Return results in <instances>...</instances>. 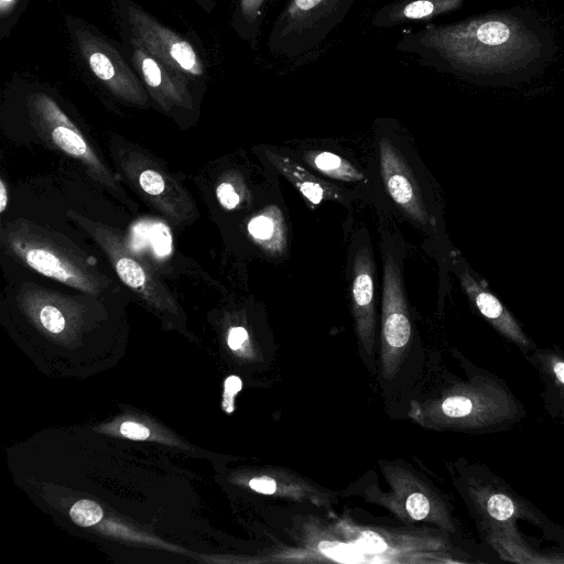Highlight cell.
I'll return each mask as SVG.
<instances>
[{
    "instance_id": "31",
    "label": "cell",
    "mask_w": 564,
    "mask_h": 564,
    "mask_svg": "<svg viewBox=\"0 0 564 564\" xmlns=\"http://www.w3.org/2000/svg\"><path fill=\"white\" fill-rule=\"evenodd\" d=\"M18 0H0V14L4 18L9 14L15 7Z\"/></svg>"
},
{
    "instance_id": "20",
    "label": "cell",
    "mask_w": 564,
    "mask_h": 564,
    "mask_svg": "<svg viewBox=\"0 0 564 564\" xmlns=\"http://www.w3.org/2000/svg\"><path fill=\"white\" fill-rule=\"evenodd\" d=\"M485 509L490 519L507 522L520 516L521 507L502 492H491L486 500Z\"/></svg>"
},
{
    "instance_id": "23",
    "label": "cell",
    "mask_w": 564,
    "mask_h": 564,
    "mask_svg": "<svg viewBox=\"0 0 564 564\" xmlns=\"http://www.w3.org/2000/svg\"><path fill=\"white\" fill-rule=\"evenodd\" d=\"M477 403L467 395H453L446 398L442 403V411L448 417L459 419L476 413Z\"/></svg>"
},
{
    "instance_id": "18",
    "label": "cell",
    "mask_w": 564,
    "mask_h": 564,
    "mask_svg": "<svg viewBox=\"0 0 564 564\" xmlns=\"http://www.w3.org/2000/svg\"><path fill=\"white\" fill-rule=\"evenodd\" d=\"M303 159L308 165L328 177L345 182H359L365 176L350 162L328 151H307Z\"/></svg>"
},
{
    "instance_id": "27",
    "label": "cell",
    "mask_w": 564,
    "mask_h": 564,
    "mask_svg": "<svg viewBox=\"0 0 564 564\" xmlns=\"http://www.w3.org/2000/svg\"><path fill=\"white\" fill-rule=\"evenodd\" d=\"M249 487L253 489L257 492L264 494V495H271L276 489L275 481L267 476L252 478L249 481Z\"/></svg>"
},
{
    "instance_id": "11",
    "label": "cell",
    "mask_w": 564,
    "mask_h": 564,
    "mask_svg": "<svg viewBox=\"0 0 564 564\" xmlns=\"http://www.w3.org/2000/svg\"><path fill=\"white\" fill-rule=\"evenodd\" d=\"M382 333L392 348L405 346L411 336L400 268L391 256L383 265Z\"/></svg>"
},
{
    "instance_id": "32",
    "label": "cell",
    "mask_w": 564,
    "mask_h": 564,
    "mask_svg": "<svg viewBox=\"0 0 564 564\" xmlns=\"http://www.w3.org/2000/svg\"><path fill=\"white\" fill-rule=\"evenodd\" d=\"M553 372L556 376L557 380L564 386V361L554 360Z\"/></svg>"
},
{
    "instance_id": "17",
    "label": "cell",
    "mask_w": 564,
    "mask_h": 564,
    "mask_svg": "<svg viewBox=\"0 0 564 564\" xmlns=\"http://www.w3.org/2000/svg\"><path fill=\"white\" fill-rule=\"evenodd\" d=\"M247 230L251 239L270 254L279 256L286 249V226L281 209L275 205L267 206L251 217Z\"/></svg>"
},
{
    "instance_id": "12",
    "label": "cell",
    "mask_w": 564,
    "mask_h": 564,
    "mask_svg": "<svg viewBox=\"0 0 564 564\" xmlns=\"http://www.w3.org/2000/svg\"><path fill=\"white\" fill-rule=\"evenodd\" d=\"M467 0H391L378 8L371 24L391 29L416 21L436 19L459 10Z\"/></svg>"
},
{
    "instance_id": "16",
    "label": "cell",
    "mask_w": 564,
    "mask_h": 564,
    "mask_svg": "<svg viewBox=\"0 0 564 564\" xmlns=\"http://www.w3.org/2000/svg\"><path fill=\"white\" fill-rule=\"evenodd\" d=\"M127 246L150 264L158 265L172 252V235L170 228L156 219H142L131 226L127 236Z\"/></svg>"
},
{
    "instance_id": "5",
    "label": "cell",
    "mask_w": 564,
    "mask_h": 564,
    "mask_svg": "<svg viewBox=\"0 0 564 564\" xmlns=\"http://www.w3.org/2000/svg\"><path fill=\"white\" fill-rule=\"evenodd\" d=\"M29 109L39 131L54 147L77 160L86 172L106 189L128 204L129 202L120 184V176L111 173L107 165L94 151L79 128L65 115L59 106L47 95L35 94L30 98Z\"/></svg>"
},
{
    "instance_id": "29",
    "label": "cell",
    "mask_w": 564,
    "mask_h": 564,
    "mask_svg": "<svg viewBox=\"0 0 564 564\" xmlns=\"http://www.w3.org/2000/svg\"><path fill=\"white\" fill-rule=\"evenodd\" d=\"M330 552L327 554H329V556H333L335 557L337 554L339 555L338 560L340 561H344V557L343 556H354V552L351 550V547H348L344 544H340V545H332V546H328ZM352 560V558H351Z\"/></svg>"
},
{
    "instance_id": "8",
    "label": "cell",
    "mask_w": 564,
    "mask_h": 564,
    "mask_svg": "<svg viewBox=\"0 0 564 564\" xmlns=\"http://www.w3.org/2000/svg\"><path fill=\"white\" fill-rule=\"evenodd\" d=\"M128 20L134 39L154 57L182 75L204 74L200 57L182 36L134 6L128 8Z\"/></svg>"
},
{
    "instance_id": "22",
    "label": "cell",
    "mask_w": 564,
    "mask_h": 564,
    "mask_svg": "<svg viewBox=\"0 0 564 564\" xmlns=\"http://www.w3.org/2000/svg\"><path fill=\"white\" fill-rule=\"evenodd\" d=\"M69 514L76 524L90 527L101 520L102 510L91 500H79L72 507Z\"/></svg>"
},
{
    "instance_id": "7",
    "label": "cell",
    "mask_w": 564,
    "mask_h": 564,
    "mask_svg": "<svg viewBox=\"0 0 564 564\" xmlns=\"http://www.w3.org/2000/svg\"><path fill=\"white\" fill-rule=\"evenodd\" d=\"M79 52L94 75L117 97L138 106L148 101V96L116 48L85 28L76 30Z\"/></svg>"
},
{
    "instance_id": "21",
    "label": "cell",
    "mask_w": 564,
    "mask_h": 564,
    "mask_svg": "<svg viewBox=\"0 0 564 564\" xmlns=\"http://www.w3.org/2000/svg\"><path fill=\"white\" fill-rule=\"evenodd\" d=\"M218 203L227 210L238 208L247 198V187L241 178L231 176L216 187Z\"/></svg>"
},
{
    "instance_id": "19",
    "label": "cell",
    "mask_w": 564,
    "mask_h": 564,
    "mask_svg": "<svg viewBox=\"0 0 564 564\" xmlns=\"http://www.w3.org/2000/svg\"><path fill=\"white\" fill-rule=\"evenodd\" d=\"M288 0H238L237 20L248 37H256L269 9H281Z\"/></svg>"
},
{
    "instance_id": "24",
    "label": "cell",
    "mask_w": 564,
    "mask_h": 564,
    "mask_svg": "<svg viewBox=\"0 0 564 564\" xmlns=\"http://www.w3.org/2000/svg\"><path fill=\"white\" fill-rule=\"evenodd\" d=\"M408 513L414 520H423L430 512V501L421 492L410 495L405 502Z\"/></svg>"
},
{
    "instance_id": "34",
    "label": "cell",
    "mask_w": 564,
    "mask_h": 564,
    "mask_svg": "<svg viewBox=\"0 0 564 564\" xmlns=\"http://www.w3.org/2000/svg\"><path fill=\"white\" fill-rule=\"evenodd\" d=\"M375 1H378V2H379V1L387 2V1H391V0H375Z\"/></svg>"
},
{
    "instance_id": "13",
    "label": "cell",
    "mask_w": 564,
    "mask_h": 564,
    "mask_svg": "<svg viewBox=\"0 0 564 564\" xmlns=\"http://www.w3.org/2000/svg\"><path fill=\"white\" fill-rule=\"evenodd\" d=\"M462 288L480 314L505 337L519 346L530 347L531 341L505 305L484 285L479 284L466 269H460Z\"/></svg>"
},
{
    "instance_id": "28",
    "label": "cell",
    "mask_w": 564,
    "mask_h": 564,
    "mask_svg": "<svg viewBox=\"0 0 564 564\" xmlns=\"http://www.w3.org/2000/svg\"><path fill=\"white\" fill-rule=\"evenodd\" d=\"M248 340V333L241 326H235L229 329L228 345L232 350L239 349Z\"/></svg>"
},
{
    "instance_id": "6",
    "label": "cell",
    "mask_w": 564,
    "mask_h": 564,
    "mask_svg": "<svg viewBox=\"0 0 564 564\" xmlns=\"http://www.w3.org/2000/svg\"><path fill=\"white\" fill-rule=\"evenodd\" d=\"M67 215L95 240L128 288L150 303L167 307L172 305L173 299L154 270L127 246L117 229L74 210Z\"/></svg>"
},
{
    "instance_id": "1",
    "label": "cell",
    "mask_w": 564,
    "mask_h": 564,
    "mask_svg": "<svg viewBox=\"0 0 564 564\" xmlns=\"http://www.w3.org/2000/svg\"><path fill=\"white\" fill-rule=\"evenodd\" d=\"M549 39L535 18L507 11L405 32L395 48L436 72L477 80L528 70L546 57Z\"/></svg>"
},
{
    "instance_id": "15",
    "label": "cell",
    "mask_w": 564,
    "mask_h": 564,
    "mask_svg": "<svg viewBox=\"0 0 564 564\" xmlns=\"http://www.w3.org/2000/svg\"><path fill=\"white\" fill-rule=\"evenodd\" d=\"M351 300L358 328L367 335L373 325V262L368 247L359 249L354 259Z\"/></svg>"
},
{
    "instance_id": "30",
    "label": "cell",
    "mask_w": 564,
    "mask_h": 564,
    "mask_svg": "<svg viewBox=\"0 0 564 564\" xmlns=\"http://www.w3.org/2000/svg\"><path fill=\"white\" fill-rule=\"evenodd\" d=\"M9 195H8V188L2 178H0V213H3L9 203Z\"/></svg>"
},
{
    "instance_id": "25",
    "label": "cell",
    "mask_w": 564,
    "mask_h": 564,
    "mask_svg": "<svg viewBox=\"0 0 564 564\" xmlns=\"http://www.w3.org/2000/svg\"><path fill=\"white\" fill-rule=\"evenodd\" d=\"M242 382L240 378L230 376L225 380L223 406L226 412L231 413L234 410V397L241 390Z\"/></svg>"
},
{
    "instance_id": "33",
    "label": "cell",
    "mask_w": 564,
    "mask_h": 564,
    "mask_svg": "<svg viewBox=\"0 0 564 564\" xmlns=\"http://www.w3.org/2000/svg\"><path fill=\"white\" fill-rule=\"evenodd\" d=\"M379 538L376 536V535H372L370 538H362L360 542H362L364 544L361 545V547L365 550V551H368V552H378L377 547L373 546V542L378 541Z\"/></svg>"
},
{
    "instance_id": "3",
    "label": "cell",
    "mask_w": 564,
    "mask_h": 564,
    "mask_svg": "<svg viewBox=\"0 0 564 564\" xmlns=\"http://www.w3.org/2000/svg\"><path fill=\"white\" fill-rule=\"evenodd\" d=\"M358 0H288L274 15L268 50L296 61L313 55L344 23Z\"/></svg>"
},
{
    "instance_id": "14",
    "label": "cell",
    "mask_w": 564,
    "mask_h": 564,
    "mask_svg": "<svg viewBox=\"0 0 564 564\" xmlns=\"http://www.w3.org/2000/svg\"><path fill=\"white\" fill-rule=\"evenodd\" d=\"M264 154L271 164L296 187L312 208L326 199L344 200L345 195L341 188L318 178L290 158L271 150H265Z\"/></svg>"
},
{
    "instance_id": "10",
    "label": "cell",
    "mask_w": 564,
    "mask_h": 564,
    "mask_svg": "<svg viewBox=\"0 0 564 564\" xmlns=\"http://www.w3.org/2000/svg\"><path fill=\"white\" fill-rule=\"evenodd\" d=\"M132 62L151 96L165 111L175 106L192 108L193 101L184 75L154 57L134 37Z\"/></svg>"
},
{
    "instance_id": "4",
    "label": "cell",
    "mask_w": 564,
    "mask_h": 564,
    "mask_svg": "<svg viewBox=\"0 0 564 564\" xmlns=\"http://www.w3.org/2000/svg\"><path fill=\"white\" fill-rule=\"evenodd\" d=\"M111 152L132 187L171 224L185 226L198 216L186 188L152 156L124 141L112 143Z\"/></svg>"
},
{
    "instance_id": "26",
    "label": "cell",
    "mask_w": 564,
    "mask_h": 564,
    "mask_svg": "<svg viewBox=\"0 0 564 564\" xmlns=\"http://www.w3.org/2000/svg\"><path fill=\"white\" fill-rule=\"evenodd\" d=\"M120 433L130 440L142 441L148 438L150 431L142 424L124 422L120 426Z\"/></svg>"
},
{
    "instance_id": "9",
    "label": "cell",
    "mask_w": 564,
    "mask_h": 564,
    "mask_svg": "<svg viewBox=\"0 0 564 564\" xmlns=\"http://www.w3.org/2000/svg\"><path fill=\"white\" fill-rule=\"evenodd\" d=\"M380 172L392 200L409 217L422 225L434 224L426 210L421 188L401 153L387 139L379 141Z\"/></svg>"
},
{
    "instance_id": "2",
    "label": "cell",
    "mask_w": 564,
    "mask_h": 564,
    "mask_svg": "<svg viewBox=\"0 0 564 564\" xmlns=\"http://www.w3.org/2000/svg\"><path fill=\"white\" fill-rule=\"evenodd\" d=\"M2 246L36 272L88 294H100L110 280L87 254L63 236L29 220L18 219L1 230Z\"/></svg>"
}]
</instances>
